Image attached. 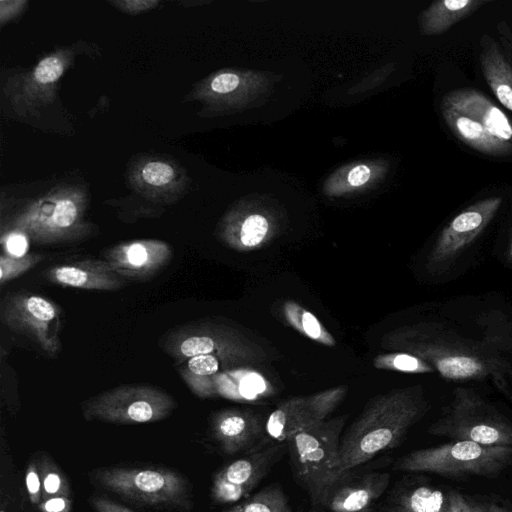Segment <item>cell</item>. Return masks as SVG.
Segmentation results:
<instances>
[{"label": "cell", "instance_id": "obj_18", "mask_svg": "<svg viewBox=\"0 0 512 512\" xmlns=\"http://www.w3.org/2000/svg\"><path fill=\"white\" fill-rule=\"evenodd\" d=\"M449 491L420 477H404L388 491L378 506L382 512H447Z\"/></svg>", "mask_w": 512, "mask_h": 512}, {"label": "cell", "instance_id": "obj_3", "mask_svg": "<svg viewBox=\"0 0 512 512\" xmlns=\"http://www.w3.org/2000/svg\"><path fill=\"white\" fill-rule=\"evenodd\" d=\"M512 465V446L483 445L453 440L411 451L393 464L410 474L430 473L450 479L493 478Z\"/></svg>", "mask_w": 512, "mask_h": 512}, {"label": "cell", "instance_id": "obj_21", "mask_svg": "<svg viewBox=\"0 0 512 512\" xmlns=\"http://www.w3.org/2000/svg\"><path fill=\"white\" fill-rule=\"evenodd\" d=\"M222 512H293V510L282 486L273 483Z\"/></svg>", "mask_w": 512, "mask_h": 512}, {"label": "cell", "instance_id": "obj_39", "mask_svg": "<svg viewBox=\"0 0 512 512\" xmlns=\"http://www.w3.org/2000/svg\"><path fill=\"white\" fill-rule=\"evenodd\" d=\"M511 254H512V245H511Z\"/></svg>", "mask_w": 512, "mask_h": 512}, {"label": "cell", "instance_id": "obj_15", "mask_svg": "<svg viewBox=\"0 0 512 512\" xmlns=\"http://www.w3.org/2000/svg\"><path fill=\"white\" fill-rule=\"evenodd\" d=\"M265 423L253 411L225 409L213 415L211 434L225 454H247L268 446Z\"/></svg>", "mask_w": 512, "mask_h": 512}, {"label": "cell", "instance_id": "obj_26", "mask_svg": "<svg viewBox=\"0 0 512 512\" xmlns=\"http://www.w3.org/2000/svg\"><path fill=\"white\" fill-rule=\"evenodd\" d=\"M377 365L379 367H387L409 373H425L431 371V368L425 362L406 353H396L381 357L378 359Z\"/></svg>", "mask_w": 512, "mask_h": 512}, {"label": "cell", "instance_id": "obj_10", "mask_svg": "<svg viewBox=\"0 0 512 512\" xmlns=\"http://www.w3.org/2000/svg\"><path fill=\"white\" fill-rule=\"evenodd\" d=\"M391 474L387 471L342 473L313 507L323 512H366L387 491Z\"/></svg>", "mask_w": 512, "mask_h": 512}, {"label": "cell", "instance_id": "obj_12", "mask_svg": "<svg viewBox=\"0 0 512 512\" xmlns=\"http://www.w3.org/2000/svg\"><path fill=\"white\" fill-rule=\"evenodd\" d=\"M102 255L110 268L124 280L147 281L169 264L173 251L164 241L141 239L119 243Z\"/></svg>", "mask_w": 512, "mask_h": 512}, {"label": "cell", "instance_id": "obj_20", "mask_svg": "<svg viewBox=\"0 0 512 512\" xmlns=\"http://www.w3.org/2000/svg\"><path fill=\"white\" fill-rule=\"evenodd\" d=\"M489 2L488 0L436 1L423 14V31L429 35L445 33Z\"/></svg>", "mask_w": 512, "mask_h": 512}, {"label": "cell", "instance_id": "obj_29", "mask_svg": "<svg viewBox=\"0 0 512 512\" xmlns=\"http://www.w3.org/2000/svg\"><path fill=\"white\" fill-rule=\"evenodd\" d=\"M62 62L56 56H49L41 60L34 70L37 82L48 84L56 81L63 73Z\"/></svg>", "mask_w": 512, "mask_h": 512}, {"label": "cell", "instance_id": "obj_8", "mask_svg": "<svg viewBox=\"0 0 512 512\" xmlns=\"http://www.w3.org/2000/svg\"><path fill=\"white\" fill-rule=\"evenodd\" d=\"M285 452V442L271 444L230 462L213 477L212 500L217 504H235L247 498Z\"/></svg>", "mask_w": 512, "mask_h": 512}, {"label": "cell", "instance_id": "obj_24", "mask_svg": "<svg viewBox=\"0 0 512 512\" xmlns=\"http://www.w3.org/2000/svg\"><path fill=\"white\" fill-rule=\"evenodd\" d=\"M438 372L447 379H467L483 371L482 363L474 357L450 355L436 360Z\"/></svg>", "mask_w": 512, "mask_h": 512}, {"label": "cell", "instance_id": "obj_25", "mask_svg": "<svg viewBox=\"0 0 512 512\" xmlns=\"http://www.w3.org/2000/svg\"><path fill=\"white\" fill-rule=\"evenodd\" d=\"M44 257L40 253L25 254L23 256L2 254L0 257V284L5 285L7 282L20 277L42 262Z\"/></svg>", "mask_w": 512, "mask_h": 512}, {"label": "cell", "instance_id": "obj_11", "mask_svg": "<svg viewBox=\"0 0 512 512\" xmlns=\"http://www.w3.org/2000/svg\"><path fill=\"white\" fill-rule=\"evenodd\" d=\"M342 398L340 390H333L309 398H294L280 404L267 418L265 434L267 445L284 443L291 435L316 425L334 410Z\"/></svg>", "mask_w": 512, "mask_h": 512}, {"label": "cell", "instance_id": "obj_30", "mask_svg": "<svg viewBox=\"0 0 512 512\" xmlns=\"http://www.w3.org/2000/svg\"><path fill=\"white\" fill-rule=\"evenodd\" d=\"M447 512H490L489 505H484L456 490H449V507Z\"/></svg>", "mask_w": 512, "mask_h": 512}, {"label": "cell", "instance_id": "obj_19", "mask_svg": "<svg viewBox=\"0 0 512 512\" xmlns=\"http://www.w3.org/2000/svg\"><path fill=\"white\" fill-rule=\"evenodd\" d=\"M480 64L492 93L502 106L512 112V66L493 41L483 48Z\"/></svg>", "mask_w": 512, "mask_h": 512}, {"label": "cell", "instance_id": "obj_37", "mask_svg": "<svg viewBox=\"0 0 512 512\" xmlns=\"http://www.w3.org/2000/svg\"><path fill=\"white\" fill-rule=\"evenodd\" d=\"M490 512H512V510L496 503L489 504Z\"/></svg>", "mask_w": 512, "mask_h": 512}, {"label": "cell", "instance_id": "obj_28", "mask_svg": "<svg viewBox=\"0 0 512 512\" xmlns=\"http://www.w3.org/2000/svg\"><path fill=\"white\" fill-rule=\"evenodd\" d=\"M142 177L151 185L161 186L171 182L174 178V170L166 163L153 161L144 166Z\"/></svg>", "mask_w": 512, "mask_h": 512}, {"label": "cell", "instance_id": "obj_27", "mask_svg": "<svg viewBox=\"0 0 512 512\" xmlns=\"http://www.w3.org/2000/svg\"><path fill=\"white\" fill-rule=\"evenodd\" d=\"M268 232V222L261 215L247 217L240 230V242L244 247H255L259 245Z\"/></svg>", "mask_w": 512, "mask_h": 512}, {"label": "cell", "instance_id": "obj_22", "mask_svg": "<svg viewBox=\"0 0 512 512\" xmlns=\"http://www.w3.org/2000/svg\"><path fill=\"white\" fill-rule=\"evenodd\" d=\"M284 310L287 319L297 330L323 344H334L333 337L323 328L319 320L311 312L306 311L294 302L286 303Z\"/></svg>", "mask_w": 512, "mask_h": 512}, {"label": "cell", "instance_id": "obj_38", "mask_svg": "<svg viewBox=\"0 0 512 512\" xmlns=\"http://www.w3.org/2000/svg\"><path fill=\"white\" fill-rule=\"evenodd\" d=\"M366 512H382V511H380L376 508H371V509L367 510Z\"/></svg>", "mask_w": 512, "mask_h": 512}, {"label": "cell", "instance_id": "obj_9", "mask_svg": "<svg viewBox=\"0 0 512 512\" xmlns=\"http://www.w3.org/2000/svg\"><path fill=\"white\" fill-rule=\"evenodd\" d=\"M428 432L451 440L512 446V425L470 400L458 401L451 413L433 424Z\"/></svg>", "mask_w": 512, "mask_h": 512}, {"label": "cell", "instance_id": "obj_5", "mask_svg": "<svg viewBox=\"0 0 512 512\" xmlns=\"http://www.w3.org/2000/svg\"><path fill=\"white\" fill-rule=\"evenodd\" d=\"M90 480L104 490L144 505L190 510L192 491L178 471L165 467H101Z\"/></svg>", "mask_w": 512, "mask_h": 512}, {"label": "cell", "instance_id": "obj_7", "mask_svg": "<svg viewBox=\"0 0 512 512\" xmlns=\"http://www.w3.org/2000/svg\"><path fill=\"white\" fill-rule=\"evenodd\" d=\"M62 313L57 303L31 292L8 293L0 303L2 323L50 355L58 354L61 349Z\"/></svg>", "mask_w": 512, "mask_h": 512}, {"label": "cell", "instance_id": "obj_13", "mask_svg": "<svg viewBox=\"0 0 512 512\" xmlns=\"http://www.w3.org/2000/svg\"><path fill=\"white\" fill-rule=\"evenodd\" d=\"M160 348L178 363L202 355L228 357L234 352L230 333L209 323L181 325L166 331Z\"/></svg>", "mask_w": 512, "mask_h": 512}, {"label": "cell", "instance_id": "obj_31", "mask_svg": "<svg viewBox=\"0 0 512 512\" xmlns=\"http://www.w3.org/2000/svg\"><path fill=\"white\" fill-rule=\"evenodd\" d=\"M25 484L30 502L38 506L42 502V484L38 463L35 459H32L28 464Z\"/></svg>", "mask_w": 512, "mask_h": 512}, {"label": "cell", "instance_id": "obj_16", "mask_svg": "<svg viewBox=\"0 0 512 512\" xmlns=\"http://www.w3.org/2000/svg\"><path fill=\"white\" fill-rule=\"evenodd\" d=\"M501 197H489L470 205L443 229L433 259L443 261L464 248L479 235L501 206Z\"/></svg>", "mask_w": 512, "mask_h": 512}, {"label": "cell", "instance_id": "obj_34", "mask_svg": "<svg viewBox=\"0 0 512 512\" xmlns=\"http://www.w3.org/2000/svg\"><path fill=\"white\" fill-rule=\"evenodd\" d=\"M239 84V78L233 73H223L216 76L211 82V88L217 93H228Z\"/></svg>", "mask_w": 512, "mask_h": 512}, {"label": "cell", "instance_id": "obj_1", "mask_svg": "<svg viewBox=\"0 0 512 512\" xmlns=\"http://www.w3.org/2000/svg\"><path fill=\"white\" fill-rule=\"evenodd\" d=\"M424 412L421 399L406 391L373 399L341 437V474L397 447Z\"/></svg>", "mask_w": 512, "mask_h": 512}, {"label": "cell", "instance_id": "obj_33", "mask_svg": "<svg viewBox=\"0 0 512 512\" xmlns=\"http://www.w3.org/2000/svg\"><path fill=\"white\" fill-rule=\"evenodd\" d=\"M40 512H72V500L67 496L51 497L38 505Z\"/></svg>", "mask_w": 512, "mask_h": 512}, {"label": "cell", "instance_id": "obj_32", "mask_svg": "<svg viewBox=\"0 0 512 512\" xmlns=\"http://www.w3.org/2000/svg\"><path fill=\"white\" fill-rule=\"evenodd\" d=\"M238 389L242 398L254 400L266 390V384L261 375L249 372L241 379Z\"/></svg>", "mask_w": 512, "mask_h": 512}, {"label": "cell", "instance_id": "obj_23", "mask_svg": "<svg viewBox=\"0 0 512 512\" xmlns=\"http://www.w3.org/2000/svg\"><path fill=\"white\" fill-rule=\"evenodd\" d=\"M37 463L42 484V500L58 496L70 497L68 479L51 457L42 454Z\"/></svg>", "mask_w": 512, "mask_h": 512}, {"label": "cell", "instance_id": "obj_14", "mask_svg": "<svg viewBox=\"0 0 512 512\" xmlns=\"http://www.w3.org/2000/svg\"><path fill=\"white\" fill-rule=\"evenodd\" d=\"M14 232L37 244L50 245L80 239L84 235V225L76 203L63 198L56 201L49 210L39 209L23 217Z\"/></svg>", "mask_w": 512, "mask_h": 512}, {"label": "cell", "instance_id": "obj_35", "mask_svg": "<svg viewBox=\"0 0 512 512\" xmlns=\"http://www.w3.org/2000/svg\"><path fill=\"white\" fill-rule=\"evenodd\" d=\"M91 505L96 512H134L116 501L100 496L93 497Z\"/></svg>", "mask_w": 512, "mask_h": 512}, {"label": "cell", "instance_id": "obj_17", "mask_svg": "<svg viewBox=\"0 0 512 512\" xmlns=\"http://www.w3.org/2000/svg\"><path fill=\"white\" fill-rule=\"evenodd\" d=\"M44 276L55 285L84 290L115 291L126 284L105 260L93 258L53 265Z\"/></svg>", "mask_w": 512, "mask_h": 512}, {"label": "cell", "instance_id": "obj_6", "mask_svg": "<svg viewBox=\"0 0 512 512\" xmlns=\"http://www.w3.org/2000/svg\"><path fill=\"white\" fill-rule=\"evenodd\" d=\"M177 408V401L161 388L125 384L103 391L82 402L85 420L133 425L163 420Z\"/></svg>", "mask_w": 512, "mask_h": 512}, {"label": "cell", "instance_id": "obj_4", "mask_svg": "<svg viewBox=\"0 0 512 512\" xmlns=\"http://www.w3.org/2000/svg\"><path fill=\"white\" fill-rule=\"evenodd\" d=\"M345 416L324 420L285 441L295 481L315 506L341 475L340 444Z\"/></svg>", "mask_w": 512, "mask_h": 512}, {"label": "cell", "instance_id": "obj_36", "mask_svg": "<svg viewBox=\"0 0 512 512\" xmlns=\"http://www.w3.org/2000/svg\"><path fill=\"white\" fill-rule=\"evenodd\" d=\"M370 177V169L367 166L359 165L354 167L348 174V181L353 186H360L367 182Z\"/></svg>", "mask_w": 512, "mask_h": 512}, {"label": "cell", "instance_id": "obj_2", "mask_svg": "<svg viewBox=\"0 0 512 512\" xmlns=\"http://www.w3.org/2000/svg\"><path fill=\"white\" fill-rule=\"evenodd\" d=\"M441 112L454 136L471 149L489 156L512 154V120L481 91H449Z\"/></svg>", "mask_w": 512, "mask_h": 512}]
</instances>
